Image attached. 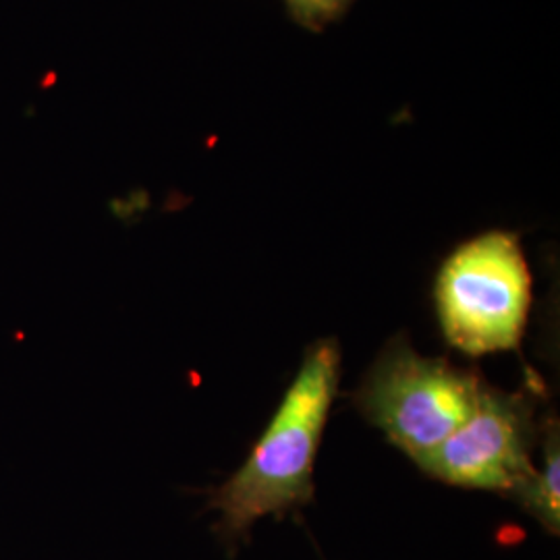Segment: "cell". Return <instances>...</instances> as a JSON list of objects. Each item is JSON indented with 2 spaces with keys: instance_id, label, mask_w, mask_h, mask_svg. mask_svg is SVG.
Listing matches in <instances>:
<instances>
[{
  "instance_id": "3957f363",
  "label": "cell",
  "mask_w": 560,
  "mask_h": 560,
  "mask_svg": "<svg viewBox=\"0 0 560 560\" xmlns=\"http://www.w3.org/2000/svg\"><path fill=\"white\" fill-rule=\"evenodd\" d=\"M488 382L451 361L421 358L390 340L351 395L355 409L418 465L467 420Z\"/></svg>"
},
{
  "instance_id": "8992f818",
  "label": "cell",
  "mask_w": 560,
  "mask_h": 560,
  "mask_svg": "<svg viewBox=\"0 0 560 560\" xmlns=\"http://www.w3.org/2000/svg\"><path fill=\"white\" fill-rule=\"evenodd\" d=\"M353 0H284L289 15L310 32H322L339 20Z\"/></svg>"
},
{
  "instance_id": "7a4b0ae2",
  "label": "cell",
  "mask_w": 560,
  "mask_h": 560,
  "mask_svg": "<svg viewBox=\"0 0 560 560\" xmlns=\"http://www.w3.org/2000/svg\"><path fill=\"white\" fill-rule=\"evenodd\" d=\"M436 312L444 339L465 355L517 351L532 303V275L521 241L488 231L442 261Z\"/></svg>"
},
{
  "instance_id": "277c9868",
  "label": "cell",
  "mask_w": 560,
  "mask_h": 560,
  "mask_svg": "<svg viewBox=\"0 0 560 560\" xmlns=\"http://www.w3.org/2000/svg\"><path fill=\"white\" fill-rule=\"evenodd\" d=\"M536 432L532 397L486 384L474 413L418 467L448 486L515 499L536 474Z\"/></svg>"
},
{
  "instance_id": "6da1fadb",
  "label": "cell",
  "mask_w": 560,
  "mask_h": 560,
  "mask_svg": "<svg viewBox=\"0 0 560 560\" xmlns=\"http://www.w3.org/2000/svg\"><path fill=\"white\" fill-rule=\"evenodd\" d=\"M339 378V342L322 339L310 345L295 381L252 455L212 490L208 509L221 515L214 532L231 552L249 541L258 521L268 515L282 520L314 501V463Z\"/></svg>"
},
{
  "instance_id": "5b68a950",
  "label": "cell",
  "mask_w": 560,
  "mask_h": 560,
  "mask_svg": "<svg viewBox=\"0 0 560 560\" xmlns=\"http://www.w3.org/2000/svg\"><path fill=\"white\" fill-rule=\"evenodd\" d=\"M541 448H544V467L536 469L534 478L521 490L513 501L521 504L525 513H529L541 527L559 536L560 532V499H559V467L560 436L559 421L548 416L540 428Z\"/></svg>"
}]
</instances>
